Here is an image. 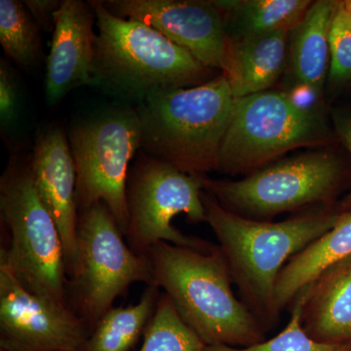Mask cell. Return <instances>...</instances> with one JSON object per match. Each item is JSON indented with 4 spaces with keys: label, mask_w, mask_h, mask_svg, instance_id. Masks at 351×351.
I'll return each mask as SVG.
<instances>
[{
    "label": "cell",
    "mask_w": 351,
    "mask_h": 351,
    "mask_svg": "<svg viewBox=\"0 0 351 351\" xmlns=\"http://www.w3.org/2000/svg\"><path fill=\"white\" fill-rule=\"evenodd\" d=\"M289 32H276L257 38L230 39L223 73L234 100L267 91L285 68Z\"/></svg>",
    "instance_id": "2e32d148"
},
{
    "label": "cell",
    "mask_w": 351,
    "mask_h": 351,
    "mask_svg": "<svg viewBox=\"0 0 351 351\" xmlns=\"http://www.w3.org/2000/svg\"><path fill=\"white\" fill-rule=\"evenodd\" d=\"M343 4H345L346 9H348V10L350 11V13L351 14V0H346V1H343Z\"/></svg>",
    "instance_id": "83f0119b"
},
{
    "label": "cell",
    "mask_w": 351,
    "mask_h": 351,
    "mask_svg": "<svg viewBox=\"0 0 351 351\" xmlns=\"http://www.w3.org/2000/svg\"><path fill=\"white\" fill-rule=\"evenodd\" d=\"M202 201L205 223L218 239L239 299L265 332L271 331L280 321L274 295L281 270L293 256L331 230L339 214L316 210L274 223L232 213L204 191Z\"/></svg>",
    "instance_id": "6da1fadb"
},
{
    "label": "cell",
    "mask_w": 351,
    "mask_h": 351,
    "mask_svg": "<svg viewBox=\"0 0 351 351\" xmlns=\"http://www.w3.org/2000/svg\"><path fill=\"white\" fill-rule=\"evenodd\" d=\"M0 44L6 56L27 71H32L40 64V27L24 2L0 1Z\"/></svg>",
    "instance_id": "44dd1931"
},
{
    "label": "cell",
    "mask_w": 351,
    "mask_h": 351,
    "mask_svg": "<svg viewBox=\"0 0 351 351\" xmlns=\"http://www.w3.org/2000/svg\"><path fill=\"white\" fill-rule=\"evenodd\" d=\"M89 336L75 313L32 294L0 258V351H77Z\"/></svg>",
    "instance_id": "8fae6325"
},
{
    "label": "cell",
    "mask_w": 351,
    "mask_h": 351,
    "mask_svg": "<svg viewBox=\"0 0 351 351\" xmlns=\"http://www.w3.org/2000/svg\"><path fill=\"white\" fill-rule=\"evenodd\" d=\"M234 99L225 73L193 87L173 88L136 107L141 149L191 175L219 169V152Z\"/></svg>",
    "instance_id": "277c9868"
},
{
    "label": "cell",
    "mask_w": 351,
    "mask_h": 351,
    "mask_svg": "<svg viewBox=\"0 0 351 351\" xmlns=\"http://www.w3.org/2000/svg\"><path fill=\"white\" fill-rule=\"evenodd\" d=\"M31 167L39 197L56 223L63 241L66 279L77 260L78 211L76 170L69 137L59 126H49L36 136Z\"/></svg>",
    "instance_id": "4fadbf2b"
},
{
    "label": "cell",
    "mask_w": 351,
    "mask_h": 351,
    "mask_svg": "<svg viewBox=\"0 0 351 351\" xmlns=\"http://www.w3.org/2000/svg\"><path fill=\"white\" fill-rule=\"evenodd\" d=\"M308 0H244L223 16L232 25L230 39L257 38L276 32H290L304 17L311 5Z\"/></svg>",
    "instance_id": "ffe728a7"
},
{
    "label": "cell",
    "mask_w": 351,
    "mask_h": 351,
    "mask_svg": "<svg viewBox=\"0 0 351 351\" xmlns=\"http://www.w3.org/2000/svg\"><path fill=\"white\" fill-rule=\"evenodd\" d=\"M98 27L92 84L120 100L141 103L173 88L193 87L213 80L191 53L140 21L108 11L91 0Z\"/></svg>",
    "instance_id": "3957f363"
},
{
    "label": "cell",
    "mask_w": 351,
    "mask_h": 351,
    "mask_svg": "<svg viewBox=\"0 0 351 351\" xmlns=\"http://www.w3.org/2000/svg\"><path fill=\"white\" fill-rule=\"evenodd\" d=\"M350 255L351 212H348L339 213L331 230L293 256L281 270L274 295L279 313L290 307L302 289L324 270Z\"/></svg>",
    "instance_id": "e0dca14e"
},
{
    "label": "cell",
    "mask_w": 351,
    "mask_h": 351,
    "mask_svg": "<svg viewBox=\"0 0 351 351\" xmlns=\"http://www.w3.org/2000/svg\"><path fill=\"white\" fill-rule=\"evenodd\" d=\"M21 89L18 76L6 60H0V124L2 131L12 130L19 119Z\"/></svg>",
    "instance_id": "d4e9b609"
},
{
    "label": "cell",
    "mask_w": 351,
    "mask_h": 351,
    "mask_svg": "<svg viewBox=\"0 0 351 351\" xmlns=\"http://www.w3.org/2000/svg\"><path fill=\"white\" fill-rule=\"evenodd\" d=\"M304 290L295 297L290 306L291 317L287 326L276 337L258 345L237 348L226 346H206L204 351H351L350 345H329L318 343L302 329L301 313Z\"/></svg>",
    "instance_id": "603a6c76"
},
{
    "label": "cell",
    "mask_w": 351,
    "mask_h": 351,
    "mask_svg": "<svg viewBox=\"0 0 351 351\" xmlns=\"http://www.w3.org/2000/svg\"><path fill=\"white\" fill-rule=\"evenodd\" d=\"M161 294L156 286L147 285L137 304L112 307L77 351H130L144 337Z\"/></svg>",
    "instance_id": "d6986e66"
},
{
    "label": "cell",
    "mask_w": 351,
    "mask_h": 351,
    "mask_svg": "<svg viewBox=\"0 0 351 351\" xmlns=\"http://www.w3.org/2000/svg\"><path fill=\"white\" fill-rule=\"evenodd\" d=\"M25 6L43 31L54 32L62 2L60 0H25Z\"/></svg>",
    "instance_id": "484cf974"
},
{
    "label": "cell",
    "mask_w": 351,
    "mask_h": 351,
    "mask_svg": "<svg viewBox=\"0 0 351 351\" xmlns=\"http://www.w3.org/2000/svg\"><path fill=\"white\" fill-rule=\"evenodd\" d=\"M95 25L96 14L90 1L63 0L46 60L45 95L51 107L75 88L92 84Z\"/></svg>",
    "instance_id": "5bb4252c"
},
{
    "label": "cell",
    "mask_w": 351,
    "mask_h": 351,
    "mask_svg": "<svg viewBox=\"0 0 351 351\" xmlns=\"http://www.w3.org/2000/svg\"><path fill=\"white\" fill-rule=\"evenodd\" d=\"M336 130L338 132L339 138L343 141V144L351 152V114L345 113H337L334 117ZM351 212V193L346 196L345 200L341 203V213Z\"/></svg>",
    "instance_id": "4316f807"
},
{
    "label": "cell",
    "mask_w": 351,
    "mask_h": 351,
    "mask_svg": "<svg viewBox=\"0 0 351 351\" xmlns=\"http://www.w3.org/2000/svg\"><path fill=\"white\" fill-rule=\"evenodd\" d=\"M301 324L318 343H351V255L304 288Z\"/></svg>",
    "instance_id": "9a60e30c"
},
{
    "label": "cell",
    "mask_w": 351,
    "mask_h": 351,
    "mask_svg": "<svg viewBox=\"0 0 351 351\" xmlns=\"http://www.w3.org/2000/svg\"><path fill=\"white\" fill-rule=\"evenodd\" d=\"M322 115L290 94L263 91L234 100L219 152V172L251 174L284 152L326 141Z\"/></svg>",
    "instance_id": "9c48e42d"
},
{
    "label": "cell",
    "mask_w": 351,
    "mask_h": 351,
    "mask_svg": "<svg viewBox=\"0 0 351 351\" xmlns=\"http://www.w3.org/2000/svg\"><path fill=\"white\" fill-rule=\"evenodd\" d=\"M145 255L152 285L162 289L184 322L207 346L243 348L267 339L262 325L233 292L219 245L201 251L162 241Z\"/></svg>",
    "instance_id": "7a4b0ae2"
},
{
    "label": "cell",
    "mask_w": 351,
    "mask_h": 351,
    "mask_svg": "<svg viewBox=\"0 0 351 351\" xmlns=\"http://www.w3.org/2000/svg\"><path fill=\"white\" fill-rule=\"evenodd\" d=\"M0 216L8 235L0 258L32 294L69 309L63 241L39 197L31 154H11L0 177Z\"/></svg>",
    "instance_id": "5b68a950"
},
{
    "label": "cell",
    "mask_w": 351,
    "mask_h": 351,
    "mask_svg": "<svg viewBox=\"0 0 351 351\" xmlns=\"http://www.w3.org/2000/svg\"><path fill=\"white\" fill-rule=\"evenodd\" d=\"M343 176L336 154L313 152L261 168L239 181L204 176L203 189L232 213L270 221L285 212L327 205L338 195Z\"/></svg>",
    "instance_id": "52a82bcc"
},
{
    "label": "cell",
    "mask_w": 351,
    "mask_h": 351,
    "mask_svg": "<svg viewBox=\"0 0 351 351\" xmlns=\"http://www.w3.org/2000/svg\"><path fill=\"white\" fill-rule=\"evenodd\" d=\"M338 1L314 2L295 27L291 45V64L298 84L319 95L329 61V32Z\"/></svg>",
    "instance_id": "ac0fdd59"
},
{
    "label": "cell",
    "mask_w": 351,
    "mask_h": 351,
    "mask_svg": "<svg viewBox=\"0 0 351 351\" xmlns=\"http://www.w3.org/2000/svg\"><path fill=\"white\" fill-rule=\"evenodd\" d=\"M68 137L75 164L78 211L105 203L124 234L127 180L141 149L137 110L124 105L106 108L73 124Z\"/></svg>",
    "instance_id": "ba28073f"
},
{
    "label": "cell",
    "mask_w": 351,
    "mask_h": 351,
    "mask_svg": "<svg viewBox=\"0 0 351 351\" xmlns=\"http://www.w3.org/2000/svg\"><path fill=\"white\" fill-rule=\"evenodd\" d=\"M330 77L334 82L351 80V14L338 1L329 32Z\"/></svg>",
    "instance_id": "cb8c5ba5"
},
{
    "label": "cell",
    "mask_w": 351,
    "mask_h": 351,
    "mask_svg": "<svg viewBox=\"0 0 351 351\" xmlns=\"http://www.w3.org/2000/svg\"><path fill=\"white\" fill-rule=\"evenodd\" d=\"M203 177L182 172L174 166L138 152L128 180V223L124 237L129 247L145 255L158 242L210 251L216 245L184 234L172 219L184 214L191 223L206 221L202 201Z\"/></svg>",
    "instance_id": "30bf717a"
},
{
    "label": "cell",
    "mask_w": 351,
    "mask_h": 351,
    "mask_svg": "<svg viewBox=\"0 0 351 351\" xmlns=\"http://www.w3.org/2000/svg\"><path fill=\"white\" fill-rule=\"evenodd\" d=\"M136 282L152 285L151 263L129 247L107 205L99 202L80 212L77 260L66 279V298L90 334Z\"/></svg>",
    "instance_id": "8992f818"
},
{
    "label": "cell",
    "mask_w": 351,
    "mask_h": 351,
    "mask_svg": "<svg viewBox=\"0 0 351 351\" xmlns=\"http://www.w3.org/2000/svg\"><path fill=\"white\" fill-rule=\"evenodd\" d=\"M206 346L184 322L170 298L162 292L140 351H204Z\"/></svg>",
    "instance_id": "7402d4cb"
},
{
    "label": "cell",
    "mask_w": 351,
    "mask_h": 351,
    "mask_svg": "<svg viewBox=\"0 0 351 351\" xmlns=\"http://www.w3.org/2000/svg\"><path fill=\"white\" fill-rule=\"evenodd\" d=\"M115 16L140 21L191 53L203 66L223 71L228 34L211 0H101Z\"/></svg>",
    "instance_id": "7c38bea8"
}]
</instances>
